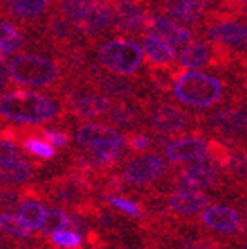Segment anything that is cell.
<instances>
[{
  "mask_svg": "<svg viewBox=\"0 0 247 249\" xmlns=\"http://www.w3.org/2000/svg\"><path fill=\"white\" fill-rule=\"evenodd\" d=\"M164 11L170 19L178 23H197L206 12L204 0H166Z\"/></svg>",
  "mask_w": 247,
  "mask_h": 249,
  "instance_id": "21",
  "label": "cell"
},
{
  "mask_svg": "<svg viewBox=\"0 0 247 249\" xmlns=\"http://www.w3.org/2000/svg\"><path fill=\"white\" fill-rule=\"evenodd\" d=\"M126 145L133 152L142 154V152H145L152 145V140L147 135H143V133H131L130 137H126Z\"/></svg>",
  "mask_w": 247,
  "mask_h": 249,
  "instance_id": "36",
  "label": "cell"
},
{
  "mask_svg": "<svg viewBox=\"0 0 247 249\" xmlns=\"http://www.w3.org/2000/svg\"><path fill=\"white\" fill-rule=\"evenodd\" d=\"M106 116L109 123H112L116 128H133L139 123L140 114L128 104H114Z\"/></svg>",
  "mask_w": 247,
  "mask_h": 249,
  "instance_id": "25",
  "label": "cell"
},
{
  "mask_svg": "<svg viewBox=\"0 0 247 249\" xmlns=\"http://www.w3.org/2000/svg\"><path fill=\"white\" fill-rule=\"evenodd\" d=\"M24 199V192L18 191L12 185H0V208L2 210H14Z\"/></svg>",
  "mask_w": 247,
  "mask_h": 249,
  "instance_id": "32",
  "label": "cell"
},
{
  "mask_svg": "<svg viewBox=\"0 0 247 249\" xmlns=\"http://www.w3.org/2000/svg\"><path fill=\"white\" fill-rule=\"evenodd\" d=\"M114 23V5L99 0L85 16L83 19L76 24L78 30L87 36H97L104 33L111 24Z\"/></svg>",
  "mask_w": 247,
  "mask_h": 249,
  "instance_id": "14",
  "label": "cell"
},
{
  "mask_svg": "<svg viewBox=\"0 0 247 249\" xmlns=\"http://www.w3.org/2000/svg\"><path fill=\"white\" fill-rule=\"evenodd\" d=\"M212 61H214V51L209 47V43L202 40L185 43V47L178 54V64L187 70H201L209 66Z\"/></svg>",
  "mask_w": 247,
  "mask_h": 249,
  "instance_id": "20",
  "label": "cell"
},
{
  "mask_svg": "<svg viewBox=\"0 0 247 249\" xmlns=\"http://www.w3.org/2000/svg\"><path fill=\"white\" fill-rule=\"evenodd\" d=\"M201 223L211 232L233 235L244 230V218L237 210L225 204H211L202 210Z\"/></svg>",
  "mask_w": 247,
  "mask_h": 249,
  "instance_id": "9",
  "label": "cell"
},
{
  "mask_svg": "<svg viewBox=\"0 0 247 249\" xmlns=\"http://www.w3.org/2000/svg\"><path fill=\"white\" fill-rule=\"evenodd\" d=\"M143 59L151 62V66H170L173 64L176 52L175 47H171L168 42L158 36L156 33H147L142 42Z\"/></svg>",
  "mask_w": 247,
  "mask_h": 249,
  "instance_id": "18",
  "label": "cell"
},
{
  "mask_svg": "<svg viewBox=\"0 0 247 249\" xmlns=\"http://www.w3.org/2000/svg\"><path fill=\"white\" fill-rule=\"evenodd\" d=\"M59 229H71L73 230V220L71 214L64 210V208H54V210H47V216L43 220L42 227H40V233L42 235H49L51 232Z\"/></svg>",
  "mask_w": 247,
  "mask_h": 249,
  "instance_id": "26",
  "label": "cell"
},
{
  "mask_svg": "<svg viewBox=\"0 0 247 249\" xmlns=\"http://www.w3.org/2000/svg\"><path fill=\"white\" fill-rule=\"evenodd\" d=\"M51 4L52 0H11L7 4V12L14 19H35L45 14Z\"/></svg>",
  "mask_w": 247,
  "mask_h": 249,
  "instance_id": "22",
  "label": "cell"
},
{
  "mask_svg": "<svg viewBox=\"0 0 247 249\" xmlns=\"http://www.w3.org/2000/svg\"><path fill=\"white\" fill-rule=\"evenodd\" d=\"M33 173H35L33 164L23 160L0 164V185H18V183L28 182Z\"/></svg>",
  "mask_w": 247,
  "mask_h": 249,
  "instance_id": "23",
  "label": "cell"
},
{
  "mask_svg": "<svg viewBox=\"0 0 247 249\" xmlns=\"http://www.w3.org/2000/svg\"><path fill=\"white\" fill-rule=\"evenodd\" d=\"M209 196L204 191H175L168 196L166 206L175 214H197L209 204Z\"/></svg>",
  "mask_w": 247,
  "mask_h": 249,
  "instance_id": "16",
  "label": "cell"
},
{
  "mask_svg": "<svg viewBox=\"0 0 247 249\" xmlns=\"http://www.w3.org/2000/svg\"><path fill=\"white\" fill-rule=\"evenodd\" d=\"M246 109L244 107H223L209 118V128L214 133L227 139H237L246 133Z\"/></svg>",
  "mask_w": 247,
  "mask_h": 249,
  "instance_id": "13",
  "label": "cell"
},
{
  "mask_svg": "<svg viewBox=\"0 0 247 249\" xmlns=\"http://www.w3.org/2000/svg\"><path fill=\"white\" fill-rule=\"evenodd\" d=\"M40 137L42 139H45L47 142L51 145H54V147H64L68 142H70V137H68V133L61 132V130H55V128H42L38 130Z\"/></svg>",
  "mask_w": 247,
  "mask_h": 249,
  "instance_id": "35",
  "label": "cell"
},
{
  "mask_svg": "<svg viewBox=\"0 0 247 249\" xmlns=\"http://www.w3.org/2000/svg\"><path fill=\"white\" fill-rule=\"evenodd\" d=\"M228 2H233V4H240V5H244L247 2V0H228Z\"/></svg>",
  "mask_w": 247,
  "mask_h": 249,
  "instance_id": "39",
  "label": "cell"
},
{
  "mask_svg": "<svg viewBox=\"0 0 247 249\" xmlns=\"http://www.w3.org/2000/svg\"><path fill=\"white\" fill-rule=\"evenodd\" d=\"M23 158V152L18 145H14L11 140L0 137V164H7L19 161Z\"/></svg>",
  "mask_w": 247,
  "mask_h": 249,
  "instance_id": "33",
  "label": "cell"
},
{
  "mask_svg": "<svg viewBox=\"0 0 247 249\" xmlns=\"http://www.w3.org/2000/svg\"><path fill=\"white\" fill-rule=\"evenodd\" d=\"M76 142L85 147H97V145H118L126 147V137H123L116 128L109 124L87 123L81 124L74 133Z\"/></svg>",
  "mask_w": 247,
  "mask_h": 249,
  "instance_id": "12",
  "label": "cell"
},
{
  "mask_svg": "<svg viewBox=\"0 0 247 249\" xmlns=\"http://www.w3.org/2000/svg\"><path fill=\"white\" fill-rule=\"evenodd\" d=\"M5 85H7V78H5V74L0 71V92L5 89Z\"/></svg>",
  "mask_w": 247,
  "mask_h": 249,
  "instance_id": "37",
  "label": "cell"
},
{
  "mask_svg": "<svg viewBox=\"0 0 247 249\" xmlns=\"http://www.w3.org/2000/svg\"><path fill=\"white\" fill-rule=\"evenodd\" d=\"M208 142L209 140L197 133H187V135L168 140L164 145V156L170 163L175 164L190 163L208 156Z\"/></svg>",
  "mask_w": 247,
  "mask_h": 249,
  "instance_id": "8",
  "label": "cell"
},
{
  "mask_svg": "<svg viewBox=\"0 0 247 249\" xmlns=\"http://www.w3.org/2000/svg\"><path fill=\"white\" fill-rule=\"evenodd\" d=\"M97 61L106 71L121 76H131L143 62L142 47L133 40L114 38L106 42L97 52Z\"/></svg>",
  "mask_w": 247,
  "mask_h": 249,
  "instance_id": "4",
  "label": "cell"
},
{
  "mask_svg": "<svg viewBox=\"0 0 247 249\" xmlns=\"http://www.w3.org/2000/svg\"><path fill=\"white\" fill-rule=\"evenodd\" d=\"M112 106H114V102L111 97L95 92L71 95L66 101V109L78 120H92L97 116H106Z\"/></svg>",
  "mask_w": 247,
  "mask_h": 249,
  "instance_id": "10",
  "label": "cell"
},
{
  "mask_svg": "<svg viewBox=\"0 0 247 249\" xmlns=\"http://www.w3.org/2000/svg\"><path fill=\"white\" fill-rule=\"evenodd\" d=\"M99 0H61V16L76 26Z\"/></svg>",
  "mask_w": 247,
  "mask_h": 249,
  "instance_id": "27",
  "label": "cell"
},
{
  "mask_svg": "<svg viewBox=\"0 0 247 249\" xmlns=\"http://www.w3.org/2000/svg\"><path fill=\"white\" fill-rule=\"evenodd\" d=\"M92 89L99 90L101 93L107 95V97H118V99H126L133 97L139 90L135 83H131L121 74H97L93 78Z\"/></svg>",
  "mask_w": 247,
  "mask_h": 249,
  "instance_id": "19",
  "label": "cell"
},
{
  "mask_svg": "<svg viewBox=\"0 0 247 249\" xmlns=\"http://www.w3.org/2000/svg\"><path fill=\"white\" fill-rule=\"evenodd\" d=\"M149 16L142 9V5L131 2V0H121L114 5V23L118 30L126 33H135L147 26Z\"/></svg>",
  "mask_w": 247,
  "mask_h": 249,
  "instance_id": "17",
  "label": "cell"
},
{
  "mask_svg": "<svg viewBox=\"0 0 247 249\" xmlns=\"http://www.w3.org/2000/svg\"><path fill=\"white\" fill-rule=\"evenodd\" d=\"M0 232L16 239H28L31 235V230L21 222L18 214L11 213H0Z\"/></svg>",
  "mask_w": 247,
  "mask_h": 249,
  "instance_id": "29",
  "label": "cell"
},
{
  "mask_svg": "<svg viewBox=\"0 0 247 249\" xmlns=\"http://www.w3.org/2000/svg\"><path fill=\"white\" fill-rule=\"evenodd\" d=\"M147 28H151L152 33L161 36L164 42H168L171 47L185 45L192 40V33L185 26H180L176 21L170 19L162 14L149 16L147 19Z\"/></svg>",
  "mask_w": 247,
  "mask_h": 249,
  "instance_id": "15",
  "label": "cell"
},
{
  "mask_svg": "<svg viewBox=\"0 0 247 249\" xmlns=\"http://www.w3.org/2000/svg\"><path fill=\"white\" fill-rule=\"evenodd\" d=\"M176 249H221V246L211 237H189L183 239Z\"/></svg>",
  "mask_w": 247,
  "mask_h": 249,
  "instance_id": "34",
  "label": "cell"
},
{
  "mask_svg": "<svg viewBox=\"0 0 247 249\" xmlns=\"http://www.w3.org/2000/svg\"><path fill=\"white\" fill-rule=\"evenodd\" d=\"M47 216V208L36 197L21 201L18 206V218L30 230H38Z\"/></svg>",
  "mask_w": 247,
  "mask_h": 249,
  "instance_id": "24",
  "label": "cell"
},
{
  "mask_svg": "<svg viewBox=\"0 0 247 249\" xmlns=\"http://www.w3.org/2000/svg\"><path fill=\"white\" fill-rule=\"evenodd\" d=\"M218 182L220 168L206 156L201 160L183 163V168H180V171L175 175L171 185L175 191H204L216 187Z\"/></svg>",
  "mask_w": 247,
  "mask_h": 249,
  "instance_id": "6",
  "label": "cell"
},
{
  "mask_svg": "<svg viewBox=\"0 0 247 249\" xmlns=\"http://www.w3.org/2000/svg\"><path fill=\"white\" fill-rule=\"evenodd\" d=\"M104 199L109 206L114 208V210H118L120 213L126 214V216H142L143 214V210L139 202L131 201V199H128V197H123V196L106 194Z\"/></svg>",
  "mask_w": 247,
  "mask_h": 249,
  "instance_id": "31",
  "label": "cell"
},
{
  "mask_svg": "<svg viewBox=\"0 0 247 249\" xmlns=\"http://www.w3.org/2000/svg\"><path fill=\"white\" fill-rule=\"evenodd\" d=\"M7 74L16 85L49 89L61 80L62 71L49 57L36 54H18L7 62Z\"/></svg>",
  "mask_w": 247,
  "mask_h": 249,
  "instance_id": "3",
  "label": "cell"
},
{
  "mask_svg": "<svg viewBox=\"0 0 247 249\" xmlns=\"http://www.w3.org/2000/svg\"><path fill=\"white\" fill-rule=\"evenodd\" d=\"M147 121L152 132L164 137L187 135L195 126V120L190 113L168 102H159L147 109Z\"/></svg>",
  "mask_w": 247,
  "mask_h": 249,
  "instance_id": "5",
  "label": "cell"
},
{
  "mask_svg": "<svg viewBox=\"0 0 247 249\" xmlns=\"http://www.w3.org/2000/svg\"><path fill=\"white\" fill-rule=\"evenodd\" d=\"M5 61H7V54H5V52L2 51V49H0V66H2V64H4Z\"/></svg>",
  "mask_w": 247,
  "mask_h": 249,
  "instance_id": "38",
  "label": "cell"
},
{
  "mask_svg": "<svg viewBox=\"0 0 247 249\" xmlns=\"http://www.w3.org/2000/svg\"><path fill=\"white\" fill-rule=\"evenodd\" d=\"M21 45H23L21 31L18 30L14 24L2 21V23H0V49L9 55L19 51Z\"/></svg>",
  "mask_w": 247,
  "mask_h": 249,
  "instance_id": "28",
  "label": "cell"
},
{
  "mask_svg": "<svg viewBox=\"0 0 247 249\" xmlns=\"http://www.w3.org/2000/svg\"><path fill=\"white\" fill-rule=\"evenodd\" d=\"M51 235V242L55 248L62 249H80L83 246V235L78 233L76 230H68V229H59L49 233Z\"/></svg>",
  "mask_w": 247,
  "mask_h": 249,
  "instance_id": "30",
  "label": "cell"
},
{
  "mask_svg": "<svg viewBox=\"0 0 247 249\" xmlns=\"http://www.w3.org/2000/svg\"><path fill=\"white\" fill-rule=\"evenodd\" d=\"M206 38L212 42L216 47H223V49H242L246 45L247 40V30L246 24L235 19H225L216 21L208 26L206 30Z\"/></svg>",
  "mask_w": 247,
  "mask_h": 249,
  "instance_id": "11",
  "label": "cell"
},
{
  "mask_svg": "<svg viewBox=\"0 0 247 249\" xmlns=\"http://www.w3.org/2000/svg\"><path fill=\"white\" fill-rule=\"evenodd\" d=\"M168 173V163L161 156L151 154V152H142L137 158H131L124 163L123 177L124 183L131 187H151L162 178Z\"/></svg>",
  "mask_w": 247,
  "mask_h": 249,
  "instance_id": "7",
  "label": "cell"
},
{
  "mask_svg": "<svg viewBox=\"0 0 247 249\" xmlns=\"http://www.w3.org/2000/svg\"><path fill=\"white\" fill-rule=\"evenodd\" d=\"M55 99L31 90H12L0 95V118L14 123L40 124L59 116Z\"/></svg>",
  "mask_w": 247,
  "mask_h": 249,
  "instance_id": "1",
  "label": "cell"
},
{
  "mask_svg": "<svg viewBox=\"0 0 247 249\" xmlns=\"http://www.w3.org/2000/svg\"><path fill=\"white\" fill-rule=\"evenodd\" d=\"M171 89L180 104L195 109H208L220 104L225 93L221 80L199 70H187L176 73Z\"/></svg>",
  "mask_w": 247,
  "mask_h": 249,
  "instance_id": "2",
  "label": "cell"
}]
</instances>
